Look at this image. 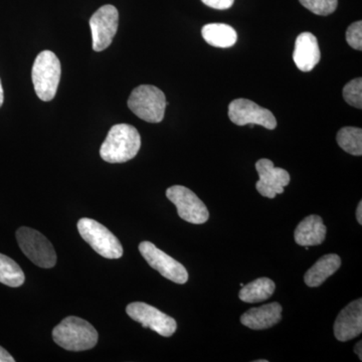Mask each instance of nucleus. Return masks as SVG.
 Wrapping results in <instances>:
<instances>
[{"label":"nucleus","mask_w":362,"mask_h":362,"mask_svg":"<svg viewBox=\"0 0 362 362\" xmlns=\"http://www.w3.org/2000/svg\"><path fill=\"white\" fill-rule=\"evenodd\" d=\"M340 266H341V258L338 255H325L306 272L304 276L305 283L308 287H319L330 276L337 273Z\"/></svg>","instance_id":"nucleus-17"},{"label":"nucleus","mask_w":362,"mask_h":362,"mask_svg":"<svg viewBox=\"0 0 362 362\" xmlns=\"http://www.w3.org/2000/svg\"><path fill=\"white\" fill-rule=\"evenodd\" d=\"M228 118L238 126L259 125L269 130L277 127V121L270 110L247 99L233 100L228 105Z\"/></svg>","instance_id":"nucleus-10"},{"label":"nucleus","mask_w":362,"mask_h":362,"mask_svg":"<svg viewBox=\"0 0 362 362\" xmlns=\"http://www.w3.org/2000/svg\"><path fill=\"white\" fill-rule=\"evenodd\" d=\"M206 6L218 11H225L233 6L235 0H202Z\"/></svg>","instance_id":"nucleus-25"},{"label":"nucleus","mask_w":362,"mask_h":362,"mask_svg":"<svg viewBox=\"0 0 362 362\" xmlns=\"http://www.w3.org/2000/svg\"><path fill=\"white\" fill-rule=\"evenodd\" d=\"M166 104L164 93L151 85H141L135 88L128 99L130 110L138 118L148 123H159L163 120Z\"/></svg>","instance_id":"nucleus-4"},{"label":"nucleus","mask_w":362,"mask_h":362,"mask_svg":"<svg viewBox=\"0 0 362 362\" xmlns=\"http://www.w3.org/2000/svg\"><path fill=\"white\" fill-rule=\"evenodd\" d=\"M282 306L277 302L252 308L240 317L243 325L254 330H264L273 327L282 320Z\"/></svg>","instance_id":"nucleus-15"},{"label":"nucleus","mask_w":362,"mask_h":362,"mask_svg":"<svg viewBox=\"0 0 362 362\" xmlns=\"http://www.w3.org/2000/svg\"><path fill=\"white\" fill-rule=\"evenodd\" d=\"M25 276L18 264L13 259L0 254V283L18 288L25 283Z\"/></svg>","instance_id":"nucleus-20"},{"label":"nucleus","mask_w":362,"mask_h":362,"mask_svg":"<svg viewBox=\"0 0 362 362\" xmlns=\"http://www.w3.org/2000/svg\"><path fill=\"white\" fill-rule=\"evenodd\" d=\"M166 197L175 204L182 220L194 225H202L209 220L206 204L189 188L173 185L166 190Z\"/></svg>","instance_id":"nucleus-7"},{"label":"nucleus","mask_w":362,"mask_h":362,"mask_svg":"<svg viewBox=\"0 0 362 362\" xmlns=\"http://www.w3.org/2000/svg\"><path fill=\"white\" fill-rule=\"evenodd\" d=\"M276 285L271 279L259 278L246 286H243L239 298L246 303L266 301L275 292Z\"/></svg>","instance_id":"nucleus-19"},{"label":"nucleus","mask_w":362,"mask_h":362,"mask_svg":"<svg viewBox=\"0 0 362 362\" xmlns=\"http://www.w3.org/2000/svg\"><path fill=\"white\" fill-rule=\"evenodd\" d=\"M256 169L259 176L256 183L257 190L268 199H275L276 195L283 194L291 180L288 171L275 168L270 159H259L256 163Z\"/></svg>","instance_id":"nucleus-12"},{"label":"nucleus","mask_w":362,"mask_h":362,"mask_svg":"<svg viewBox=\"0 0 362 362\" xmlns=\"http://www.w3.org/2000/svg\"><path fill=\"white\" fill-rule=\"evenodd\" d=\"M320 49L318 40L311 33H302L295 42L293 59L297 68L302 71L313 70L320 62Z\"/></svg>","instance_id":"nucleus-14"},{"label":"nucleus","mask_w":362,"mask_h":362,"mask_svg":"<svg viewBox=\"0 0 362 362\" xmlns=\"http://www.w3.org/2000/svg\"><path fill=\"white\" fill-rule=\"evenodd\" d=\"M356 220L359 225H362V202H359L356 209Z\"/></svg>","instance_id":"nucleus-27"},{"label":"nucleus","mask_w":362,"mask_h":362,"mask_svg":"<svg viewBox=\"0 0 362 362\" xmlns=\"http://www.w3.org/2000/svg\"><path fill=\"white\" fill-rule=\"evenodd\" d=\"M126 312L131 319L141 324L143 327L150 328L161 337H173L177 328V324L173 317L143 302L128 305Z\"/></svg>","instance_id":"nucleus-8"},{"label":"nucleus","mask_w":362,"mask_h":362,"mask_svg":"<svg viewBox=\"0 0 362 362\" xmlns=\"http://www.w3.org/2000/svg\"><path fill=\"white\" fill-rule=\"evenodd\" d=\"M343 97L350 106L362 108V80L361 78L350 81L343 88Z\"/></svg>","instance_id":"nucleus-22"},{"label":"nucleus","mask_w":362,"mask_h":362,"mask_svg":"<svg viewBox=\"0 0 362 362\" xmlns=\"http://www.w3.org/2000/svg\"><path fill=\"white\" fill-rule=\"evenodd\" d=\"M16 240L21 251L35 265L44 269L52 268L56 265V251L42 233L23 226L16 232Z\"/></svg>","instance_id":"nucleus-6"},{"label":"nucleus","mask_w":362,"mask_h":362,"mask_svg":"<svg viewBox=\"0 0 362 362\" xmlns=\"http://www.w3.org/2000/svg\"><path fill=\"white\" fill-rule=\"evenodd\" d=\"M78 230L83 240L100 256L111 259L123 256V247L120 240L99 221L92 218H81L78 221Z\"/></svg>","instance_id":"nucleus-5"},{"label":"nucleus","mask_w":362,"mask_h":362,"mask_svg":"<svg viewBox=\"0 0 362 362\" xmlns=\"http://www.w3.org/2000/svg\"><path fill=\"white\" fill-rule=\"evenodd\" d=\"M61 62L54 52L42 51L33 66V87L42 101H52L56 97L61 80Z\"/></svg>","instance_id":"nucleus-3"},{"label":"nucleus","mask_w":362,"mask_h":362,"mask_svg":"<svg viewBox=\"0 0 362 362\" xmlns=\"http://www.w3.org/2000/svg\"><path fill=\"white\" fill-rule=\"evenodd\" d=\"M0 362H14L13 357L1 346H0Z\"/></svg>","instance_id":"nucleus-26"},{"label":"nucleus","mask_w":362,"mask_h":362,"mask_svg":"<svg viewBox=\"0 0 362 362\" xmlns=\"http://www.w3.org/2000/svg\"><path fill=\"white\" fill-rule=\"evenodd\" d=\"M337 143L347 153L354 156L362 154V130L361 128L344 127L337 133Z\"/></svg>","instance_id":"nucleus-21"},{"label":"nucleus","mask_w":362,"mask_h":362,"mask_svg":"<svg viewBox=\"0 0 362 362\" xmlns=\"http://www.w3.org/2000/svg\"><path fill=\"white\" fill-rule=\"evenodd\" d=\"M141 137L129 124H117L111 128L100 149L102 159L109 163H124L137 156Z\"/></svg>","instance_id":"nucleus-1"},{"label":"nucleus","mask_w":362,"mask_h":362,"mask_svg":"<svg viewBox=\"0 0 362 362\" xmlns=\"http://www.w3.org/2000/svg\"><path fill=\"white\" fill-rule=\"evenodd\" d=\"M98 334L92 324L76 316L64 319L52 330V339L62 349L69 351H84L97 344Z\"/></svg>","instance_id":"nucleus-2"},{"label":"nucleus","mask_w":362,"mask_h":362,"mask_svg":"<svg viewBox=\"0 0 362 362\" xmlns=\"http://www.w3.org/2000/svg\"><path fill=\"white\" fill-rule=\"evenodd\" d=\"M361 346H362V343H361V341H359L356 345V347H354V352H356L357 356H359V358H361V361H362V351H361L362 349H361Z\"/></svg>","instance_id":"nucleus-28"},{"label":"nucleus","mask_w":362,"mask_h":362,"mask_svg":"<svg viewBox=\"0 0 362 362\" xmlns=\"http://www.w3.org/2000/svg\"><path fill=\"white\" fill-rule=\"evenodd\" d=\"M334 335L337 340L346 342L362 332V300L358 299L347 305L334 323Z\"/></svg>","instance_id":"nucleus-13"},{"label":"nucleus","mask_w":362,"mask_h":362,"mask_svg":"<svg viewBox=\"0 0 362 362\" xmlns=\"http://www.w3.org/2000/svg\"><path fill=\"white\" fill-rule=\"evenodd\" d=\"M202 35L207 44L221 49L233 47L238 40L235 28L225 23H209L204 25Z\"/></svg>","instance_id":"nucleus-18"},{"label":"nucleus","mask_w":362,"mask_h":362,"mask_svg":"<svg viewBox=\"0 0 362 362\" xmlns=\"http://www.w3.org/2000/svg\"><path fill=\"white\" fill-rule=\"evenodd\" d=\"M327 228L321 216L312 214L305 218L295 230V242L299 246H318L325 240Z\"/></svg>","instance_id":"nucleus-16"},{"label":"nucleus","mask_w":362,"mask_h":362,"mask_svg":"<svg viewBox=\"0 0 362 362\" xmlns=\"http://www.w3.org/2000/svg\"><path fill=\"white\" fill-rule=\"evenodd\" d=\"M119 25V13L115 6L107 4L100 7L90 18L93 49L103 52L110 47Z\"/></svg>","instance_id":"nucleus-9"},{"label":"nucleus","mask_w":362,"mask_h":362,"mask_svg":"<svg viewBox=\"0 0 362 362\" xmlns=\"http://www.w3.org/2000/svg\"><path fill=\"white\" fill-rule=\"evenodd\" d=\"M305 8L317 16H329L337 11L338 0H299Z\"/></svg>","instance_id":"nucleus-23"},{"label":"nucleus","mask_w":362,"mask_h":362,"mask_svg":"<svg viewBox=\"0 0 362 362\" xmlns=\"http://www.w3.org/2000/svg\"><path fill=\"white\" fill-rule=\"evenodd\" d=\"M347 44L356 49V51H361L362 49V21H356L352 23L347 28L346 32Z\"/></svg>","instance_id":"nucleus-24"},{"label":"nucleus","mask_w":362,"mask_h":362,"mask_svg":"<svg viewBox=\"0 0 362 362\" xmlns=\"http://www.w3.org/2000/svg\"><path fill=\"white\" fill-rule=\"evenodd\" d=\"M4 101V88H2L1 80H0V107L2 106Z\"/></svg>","instance_id":"nucleus-29"},{"label":"nucleus","mask_w":362,"mask_h":362,"mask_svg":"<svg viewBox=\"0 0 362 362\" xmlns=\"http://www.w3.org/2000/svg\"><path fill=\"white\" fill-rule=\"evenodd\" d=\"M139 252L148 265L159 272L164 278L176 284H185L187 282L188 273L185 266L159 250L156 245L150 242H142L139 245Z\"/></svg>","instance_id":"nucleus-11"}]
</instances>
